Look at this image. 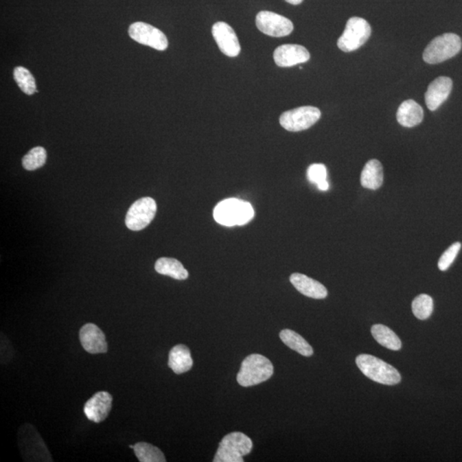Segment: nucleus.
<instances>
[{"mask_svg": "<svg viewBox=\"0 0 462 462\" xmlns=\"http://www.w3.org/2000/svg\"><path fill=\"white\" fill-rule=\"evenodd\" d=\"M273 373V365L269 359L262 354H251L242 361L236 380L241 386H253L268 380Z\"/></svg>", "mask_w": 462, "mask_h": 462, "instance_id": "nucleus-1", "label": "nucleus"}, {"mask_svg": "<svg viewBox=\"0 0 462 462\" xmlns=\"http://www.w3.org/2000/svg\"><path fill=\"white\" fill-rule=\"evenodd\" d=\"M356 364L365 376L378 384L395 385L402 380L395 367L370 354H360L356 358Z\"/></svg>", "mask_w": 462, "mask_h": 462, "instance_id": "nucleus-2", "label": "nucleus"}, {"mask_svg": "<svg viewBox=\"0 0 462 462\" xmlns=\"http://www.w3.org/2000/svg\"><path fill=\"white\" fill-rule=\"evenodd\" d=\"M215 220L225 227L243 225L249 223L255 216L251 204L238 199L221 201L213 211Z\"/></svg>", "mask_w": 462, "mask_h": 462, "instance_id": "nucleus-3", "label": "nucleus"}, {"mask_svg": "<svg viewBox=\"0 0 462 462\" xmlns=\"http://www.w3.org/2000/svg\"><path fill=\"white\" fill-rule=\"evenodd\" d=\"M252 450L251 439L242 432H231L222 439L213 461L243 462V457L251 452Z\"/></svg>", "mask_w": 462, "mask_h": 462, "instance_id": "nucleus-4", "label": "nucleus"}, {"mask_svg": "<svg viewBox=\"0 0 462 462\" xmlns=\"http://www.w3.org/2000/svg\"><path fill=\"white\" fill-rule=\"evenodd\" d=\"M462 43L456 34L447 33L430 41L424 51V61L429 65L440 64L456 56L461 50Z\"/></svg>", "mask_w": 462, "mask_h": 462, "instance_id": "nucleus-5", "label": "nucleus"}, {"mask_svg": "<svg viewBox=\"0 0 462 462\" xmlns=\"http://www.w3.org/2000/svg\"><path fill=\"white\" fill-rule=\"evenodd\" d=\"M371 34V26L367 20L351 17L347 22L345 32L338 41V47L345 53L356 51L369 40Z\"/></svg>", "mask_w": 462, "mask_h": 462, "instance_id": "nucleus-6", "label": "nucleus"}, {"mask_svg": "<svg viewBox=\"0 0 462 462\" xmlns=\"http://www.w3.org/2000/svg\"><path fill=\"white\" fill-rule=\"evenodd\" d=\"M321 112L317 107L301 106L284 113L280 124L288 131L299 132L308 130L321 119Z\"/></svg>", "mask_w": 462, "mask_h": 462, "instance_id": "nucleus-7", "label": "nucleus"}, {"mask_svg": "<svg viewBox=\"0 0 462 462\" xmlns=\"http://www.w3.org/2000/svg\"><path fill=\"white\" fill-rule=\"evenodd\" d=\"M157 204L151 197H144L135 201L128 209L125 224L131 231L143 230L154 220Z\"/></svg>", "mask_w": 462, "mask_h": 462, "instance_id": "nucleus-8", "label": "nucleus"}, {"mask_svg": "<svg viewBox=\"0 0 462 462\" xmlns=\"http://www.w3.org/2000/svg\"><path fill=\"white\" fill-rule=\"evenodd\" d=\"M130 36L138 43L151 47L158 51H165L168 47V40L161 30L150 24L135 23L128 29Z\"/></svg>", "mask_w": 462, "mask_h": 462, "instance_id": "nucleus-9", "label": "nucleus"}, {"mask_svg": "<svg viewBox=\"0 0 462 462\" xmlns=\"http://www.w3.org/2000/svg\"><path fill=\"white\" fill-rule=\"evenodd\" d=\"M256 26L262 33L272 37L287 36L294 30L293 23L287 17L267 10L258 13Z\"/></svg>", "mask_w": 462, "mask_h": 462, "instance_id": "nucleus-10", "label": "nucleus"}, {"mask_svg": "<svg viewBox=\"0 0 462 462\" xmlns=\"http://www.w3.org/2000/svg\"><path fill=\"white\" fill-rule=\"evenodd\" d=\"M211 34L220 51L228 57H238L241 51L238 36L227 23L218 22L211 29Z\"/></svg>", "mask_w": 462, "mask_h": 462, "instance_id": "nucleus-11", "label": "nucleus"}, {"mask_svg": "<svg viewBox=\"0 0 462 462\" xmlns=\"http://www.w3.org/2000/svg\"><path fill=\"white\" fill-rule=\"evenodd\" d=\"M273 58L279 67H292L308 62L310 59V54L300 45L286 44L277 48Z\"/></svg>", "mask_w": 462, "mask_h": 462, "instance_id": "nucleus-12", "label": "nucleus"}, {"mask_svg": "<svg viewBox=\"0 0 462 462\" xmlns=\"http://www.w3.org/2000/svg\"><path fill=\"white\" fill-rule=\"evenodd\" d=\"M453 82L450 78L440 76L434 80L426 93V104L430 111H436L449 98L452 91Z\"/></svg>", "mask_w": 462, "mask_h": 462, "instance_id": "nucleus-13", "label": "nucleus"}, {"mask_svg": "<svg viewBox=\"0 0 462 462\" xmlns=\"http://www.w3.org/2000/svg\"><path fill=\"white\" fill-rule=\"evenodd\" d=\"M113 406V397L108 392L100 391L93 395L84 406V413L95 423L102 422L109 415Z\"/></svg>", "mask_w": 462, "mask_h": 462, "instance_id": "nucleus-14", "label": "nucleus"}, {"mask_svg": "<svg viewBox=\"0 0 462 462\" xmlns=\"http://www.w3.org/2000/svg\"><path fill=\"white\" fill-rule=\"evenodd\" d=\"M80 341L83 349L90 354H103L107 352V343L105 334L95 324H86L80 331Z\"/></svg>", "mask_w": 462, "mask_h": 462, "instance_id": "nucleus-15", "label": "nucleus"}, {"mask_svg": "<svg viewBox=\"0 0 462 462\" xmlns=\"http://www.w3.org/2000/svg\"><path fill=\"white\" fill-rule=\"evenodd\" d=\"M290 282L295 289L305 297L319 300V299H325L328 295L327 290L322 284L304 274H292Z\"/></svg>", "mask_w": 462, "mask_h": 462, "instance_id": "nucleus-16", "label": "nucleus"}, {"mask_svg": "<svg viewBox=\"0 0 462 462\" xmlns=\"http://www.w3.org/2000/svg\"><path fill=\"white\" fill-rule=\"evenodd\" d=\"M398 123L406 128H413L423 121L424 111L413 100H405L399 106L397 113Z\"/></svg>", "mask_w": 462, "mask_h": 462, "instance_id": "nucleus-17", "label": "nucleus"}, {"mask_svg": "<svg viewBox=\"0 0 462 462\" xmlns=\"http://www.w3.org/2000/svg\"><path fill=\"white\" fill-rule=\"evenodd\" d=\"M384 182L383 166L377 159H371L367 163L361 172L360 183L365 189L376 190Z\"/></svg>", "mask_w": 462, "mask_h": 462, "instance_id": "nucleus-18", "label": "nucleus"}, {"mask_svg": "<svg viewBox=\"0 0 462 462\" xmlns=\"http://www.w3.org/2000/svg\"><path fill=\"white\" fill-rule=\"evenodd\" d=\"M168 365L176 374L189 371L193 367V359L189 347L183 345L172 347L169 354Z\"/></svg>", "mask_w": 462, "mask_h": 462, "instance_id": "nucleus-19", "label": "nucleus"}, {"mask_svg": "<svg viewBox=\"0 0 462 462\" xmlns=\"http://www.w3.org/2000/svg\"><path fill=\"white\" fill-rule=\"evenodd\" d=\"M155 270L161 275L169 276L176 280H185L189 273L183 264L172 258H161L155 263Z\"/></svg>", "mask_w": 462, "mask_h": 462, "instance_id": "nucleus-20", "label": "nucleus"}, {"mask_svg": "<svg viewBox=\"0 0 462 462\" xmlns=\"http://www.w3.org/2000/svg\"><path fill=\"white\" fill-rule=\"evenodd\" d=\"M371 335L380 345L391 350H399L402 342L398 336L390 328L384 325H375L371 330Z\"/></svg>", "mask_w": 462, "mask_h": 462, "instance_id": "nucleus-21", "label": "nucleus"}, {"mask_svg": "<svg viewBox=\"0 0 462 462\" xmlns=\"http://www.w3.org/2000/svg\"><path fill=\"white\" fill-rule=\"evenodd\" d=\"M279 336L284 345L290 347L291 349L297 351L301 356L309 357L314 354V349H312L311 345L298 333L286 329L280 332Z\"/></svg>", "mask_w": 462, "mask_h": 462, "instance_id": "nucleus-22", "label": "nucleus"}, {"mask_svg": "<svg viewBox=\"0 0 462 462\" xmlns=\"http://www.w3.org/2000/svg\"><path fill=\"white\" fill-rule=\"evenodd\" d=\"M135 456L141 462H165L162 451L158 447L148 443H138L134 448Z\"/></svg>", "mask_w": 462, "mask_h": 462, "instance_id": "nucleus-23", "label": "nucleus"}, {"mask_svg": "<svg viewBox=\"0 0 462 462\" xmlns=\"http://www.w3.org/2000/svg\"><path fill=\"white\" fill-rule=\"evenodd\" d=\"M14 79L19 88L27 95H32L37 91L36 80L29 69L19 66L14 69Z\"/></svg>", "mask_w": 462, "mask_h": 462, "instance_id": "nucleus-24", "label": "nucleus"}, {"mask_svg": "<svg viewBox=\"0 0 462 462\" xmlns=\"http://www.w3.org/2000/svg\"><path fill=\"white\" fill-rule=\"evenodd\" d=\"M412 310L417 319L425 321V319H428L432 314V298L428 294H419L413 301Z\"/></svg>", "mask_w": 462, "mask_h": 462, "instance_id": "nucleus-25", "label": "nucleus"}, {"mask_svg": "<svg viewBox=\"0 0 462 462\" xmlns=\"http://www.w3.org/2000/svg\"><path fill=\"white\" fill-rule=\"evenodd\" d=\"M47 151L41 147H36L27 152L23 159V168L27 171H34V170L43 168L46 164Z\"/></svg>", "mask_w": 462, "mask_h": 462, "instance_id": "nucleus-26", "label": "nucleus"}, {"mask_svg": "<svg viewBox=\"0 0 462 462\" xmlns=\"http://www.w3.org/2000/svg\"><path fill=\"white\" fill-rule=\"evenodd\" d=\"M461 249V244L460 242H456L451 245L450 248L443 253V255L441 256L439 262V268L441 270H443V272L449 269L450 266L452 265L454 262V259H456Z\"/></svg>", "mask_w": 462, "mask_h": 462, "instance_id": "nucleus-27", "label": "nucleus"}, {"mask_svg": "<svg viewBox=\"0 0 462 462\" xmlns=\"http://www.w3.org/2000/svg\"><path fill=\"white\" fill-rule=\"evenodd\" d=\"M308 179L312 183L319 184L327 180V169L323 164H314L308 169Z\"/></svg>", "mask_w": 462, "mask_h": 462, "instance_id": "nucleus-28", "label": "nucleus"}, {"mask_svg": "<svg viewBox=\"0 0 462 462\" xmlns=\"http://www.w3.org/2000/svg\"><path fill=\"white\" fill-rule=\"evenodd\" d=\"M318 189L321 191H326L329 189L330 185L328 181H324V182L319 183L317 184Z\"/></svg>", "mask_w": 462, "mask_h": 462, "instance_id": "nucleus-29", "label": "nucleus"}, {"mask_svg": "<svg viewBox=\"0 0 462 462\" xmlns=\"http://www.w3.org/2000/svg\"><path fill=\"white\" fill-rule=\"evenodd\" d=\"M286 2L291 3V5H297L303 1V0H286Z\"/></svg>", "mask_w": 462, "mask_h": 462, "instance_id": "nucleus-30", "label": "nucleus"}, {"mask_svg": "<svg viewBox=\"0 0 462 462\" xmlns=\"http://www.w3.org/2000/svg\"><path fill=\"white\" fill-rule=\"evenodd\" d=\"M130 449H134L135 446H130Z\"/></svg>", "mask_w": 462, "mask_h": 462, "instance_id": "nucleus-31", "label": "nucleus"}]
</instances>
